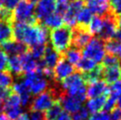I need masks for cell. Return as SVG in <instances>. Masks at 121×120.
Here are the masks:
<instances>
[{"mask_svg": "<svg viewBox=\"0 0 121 120\" xmlns=\"http://www.w3.org/2000/svg\"><path fill=\"white\" fill-rule=\"evenodd\" d=\"M13 36L15 40L20 41L28 47L37 44L46 45L49 37L48 28L42 24H30L24 22L12 23Z\"/></svg>", "mask_w": 121, "mask_h": 120, "instance_id": "cell-1", "label": "cell"}, {"mask_svg": "<svg viewBox=\"0 0 121 120\" xmlns=\"http://www.w3.org/2000/svg\"><path fill=\"white\" fill-rule=\"evenodd\" d=\"M59 84L65 94L77 97L82 103L85 102L87 98V86L81 73L74 72Z\"/></svg>", "mask_w": 121, "mask_h": 120, "instance_id": "cell-2", "label": "cell"}, {"mask_svg": "<svg viewBox=\"0 0 121 120\" xmlns=\"http://www.w3.org/2000/svg\"><path fill=\"white\" fill-rule=\"evenodd\" d=\"M51 47L58 53H64L72 44L73 28L68 26L61 27L52 29L49 34Z\"/></svg>", "mask_w": 121, "mask_h": 120, "instance_id": "cell-3", "label": "cell"}, {"mask_svg": "<svg viewBox=\"0 0 121 120\" xmlns=\"http://www.w3.org/2000/svg\"><path fill=\"white\" fill-rule=\"evenodd\" d=\"M22 81L27 86L30 93L35 95L44 92L56 82L55 80H49L48 78H46L43 74L42 70L36 71L35 73H26L24 75Z\"/></svg>", "mask_w": 121, "mask_h": 120, "instance_id": "cell-4", "label": "cell"}, {"mask_svg": "<svg viewBox=\"0 0 121 120\" xmlns=\"http://www.w3.org/2000/svg\"><path fill=\"white\" fill-rule=\"evenodd\" d=\"M13 20L17 22L34 25L36 24V18L35 16V4L29 0H20L13 9Z\"/></svg>", "mask_w": 121, "mask_h": 120, "instance_id": "cell-5", "label": "cell"}, {"mask_svg": "<svg viewBox=\"0 0 121 120\" xmlns=\"http://www.w3.org/2000/svg\"><path fill=\"white\" fill-rule=\"evenodd\" d=\"M82 54L85 57L95 61L96 64L101 63L106 55L105 42L99 37H93L83 48Z\"/></svg>", "mask_w": 121, "mask_h": 120, "instance_id": "cell-6", "label": "cell"}, {"mask_svg": "<svg viewBox=\"0 0 121 120\" xmlns=\"http://www.w3.org/2000/svg\"><path fill=\"white\" fill-rule=\"evenodd\" d=\"M22 105L19 95L15 93H12L9 94V96L4 100V105L2 106V110L4 114L9 119L16 120L23 113Z\"/></svg>", "mask_w": 121, "mask_h": 120, "instance_id": "cell-7", "label": "cell"}, {"mask_svg": "<svg viewBox=\"0 0 121 120\" xmlns=\"http://www.w3.org/2000/svg\"><path fill=\"white\" fill-rule=\"evenodd\" d=\"M102 18H103V26L98 35H99V38L106 42L108 40L113 39L118 27V18L115 16L111 12Z\"/></svg>", "mask_w": 121, "mask_h": 120, "instance_id": "cell-8", "label": "cell"}, {"mask_svg": "<svg viewBox=\"0 0 121 120\" xmlns=\"http://www.w3.org/2000/svg\"><path fill=\"white\" fill-rule=\"evenodd\" d=\"M85 2L83 0H72L69 4L66 12L63 14V20L66 24V26L73 28L77 26L76 22V16L79 11L82 7H84Z\"/></svg>", "mask_w": 121, "mask_h": 120, "instance_id": "cell-9", "label": "cell"}, {"mask_svg": "<svg viewBox=\"0 0 121 120\" xmlns=\"http://www.w3.org/2000/svg\"><path fill=\"white\" fill-rule=\"evenodd\" d=\"M74 71H75V68H74L73 64H70L67 60L65 59L64 57H61L54 67V80L57 83H60L62 80H64L69 75L73 73Z\"/></svg>", "mask_w": 121, "mask_h": 120, "instance_id": "cell-10", "label": "cell"}, {"mask_svg": "<svg viewBox=\"0 0 121 120\" xmlns=\"http://www.w3.org/2000/svg\"><path fill=\"white\" fill-rule=\"evenodd\" d=\"M56 1L55 0H39L35 6V16L38 21H42L44 18L55 13Z\"/></svg>", "mask_w": 121, "mask_h": 120, "instance_id": "cell-11", "label": "cell"}, {"mask_svg": "<svg viewBox=\"0 0 121 120\" xmlns=\"http://www.w3.org/2000/svg\"><path fill=\"white\" fill-rule=\"evenodd\" d=\"M91 34L88 33L87 27H76L73 28V38L72 44L77 49H83L87 43L90 41Z\"/></svg>", "mask_w": 121, "mask_h": 120, "instance_id": "cell-12", "label": "cell"}, {"mask_svg": "<svg viewBox=\"0 0 121 120\" xmlns=\"http://www.w3.org/2000/svg\"><path fill=\"white\" fill-rule=\"evenodd\" d=\"M1 49L5 52L8 56H15V55H20L25 52H27V46L23 43L15 39H11L5 43L1 44Z\"/></svg>", "mask_w": 121, "mask_h": 120, "instance_id": "cell-13", "label": "cell"}, {"mask_svg": "<svg viewBox=\"0 0 121 120\" xmlns=\"http://www.w3.org/2000/svg\"><path fill=\"white\" fill-rule=\"evenodd\" d=\"M85 4L87 7L91 11V13L95 15L104 17V15L111 13L110 4L107 1L103 0H85Z\"/></svg>", "mask_w": 121, "mask_h": 120, "instance_id": "cell-14", "label": "cell"}, {"mask_svg": "<svg viewBox=\"0 0 121 120\" xmlns=\"http://www.w3.org/2000/svg\"><path fill=\"white\" fill-rule=\"evenodd\" d=\"M59 103L61 104V107L64 108L65 111L73 114L80 110L82 107L81 105L83 103L80 99H78L77 97L68 95L65 93L59 98Z\"/></svg>", "mask_w": 121, "mask_h": 120, "instance_id": "cell-15", "label": "cell"}, {"mask_svg": "<svg viewBox=\"0 0 121 120\" xmlns=\"http://www.w3.org/2000/svg\"><path fill=\"white\" fill-rule=\"evenodd\" d=\"M13 87L12 90L13 91V93L17 94L21 102V105L23 107H27L30 105L31 103V98H32V94L30 91L28 90L27 86L23 83L22 80L13 83Z\"/></svg>", "mask_w": 121, "mask_h": 120, "instance_id": "cell-16", "label": "cell"}, {"mask_svg": "<svg viewBox=\"0 0 121 120\" xmlns=\"http://www.w3.org/2000/svg\"><path fill=\"white\" fill-rule=\"evenodd\" d=\"M102 95H109V87L104 80H100L90 83L87 87V97L89 99Z\"/></svg>", "mask_w": 121, "mask_h": 120, "instance_id": "cell-17", "label": "cell"}, {"mask_svg": "<svg viewBox=\"0 0 121 120\" xmlns=\"http://www.w3.org/2000/svg\"><path fill=\"white\" fill-rule=\"evenodd\" d=\"M20 61H21V65H22V70H23V74L30 73H35L36 71L42 70L40 67L39 61H37L32 57L30 53L27 50V52L20 55Z\"/></svg>", "mask_w": 121, "mask_h": 120, "instance_id": "cell-18", "label": "cell"}, {"mask_svg": "<svg viewBox=\"0 0 121 120\" xmlns=\"http://www.w3.org/2000/svg\"><path fill=\"white\" fill-rule=\"evenodd\" d=\"M60 58V53H58L57 50H54L51 46H46L43 57L41 59V61L43 64L44 67H47V68L53 70V68Z\"/></svg>", "mask_w": 121, "mask_h": 120, "instance_id": "cell-19", "label": "cell"}, {"mask_svg": "<svg viewBox=\"0 0 121 120\" xmlns=\"http://www.w3.org/2000/svg\"><path fill=\"white\" fill-rule=\"evenodd\" d=\"M103 78L107 84H113L121 79V66L119 64L103 67Z\"/></svg>", "mask_w": 121, "mask_h": 120, "instance_id": "cell-20", "label": "cell"}, {"mask_svg": "<svg viewBox=\"0 0 121 120\" xmlns=\"http://www.w3.org/2000/svg\"><path fill=\"white\" fill-rule=\"evenodd\" d=\"M108 95H102V96L95 97V98H90L87 102L86 104V109L88 110V112L92 114L100 112L105 104V102L107 100Z\"/></svg>", "mask_w": 121, "mask_h": 120, "instance_id": "cell-21", "label": "cell"}, {"mask_svg": "<svg viewBox=\"0 0 121 120\" xmlns=\"http://www.w3.org/2000/svg\"><path fill=\"white\" fill-rule=\"evenodd\" d=\"M64 23L63 16L57 13H53L42 20V25H43L48 29H55L62 26Z\"/></svg>", "mask_w": 121, "mask_h": 120, "instance_id": "cell-22", "label": "cell"}, {"mask_svg": "<svg viewBox=\"0 0 121 120\" xmlns=\"http://www.w3.org/2000/svg\"><path fill=\"white\" fill-rule=\"evenodd\" d=\"M8 72L13 73L14 76L20 77L23 75V70L21 65L20 55L9 56L8 57Z\"/></svg>", "mask_w": 121, "mask_h": 120, "instance_id": "cell-23", "label": "cell"}, {"mask_svg": "<svg viewBox=\"0 0 121 120\" xmlns=\"http://www.w3.org/2000/svg\"><path fill=\"white\" fill-rule=\"evenodd\" d=\"M11 21L0 20V45L13 39V27Z\"/></svg>", "mask_w": 121, "mask_h": 120, "instance_id": "cell-24", "label": "cell"}, {"mask_svg": "<svg viewBox=\"0 0 121 120\" xmlns=\"http://www.w3.org/2000/svg\"><path fill=\"white\" fill-rule=\"evenodd\" d=\"M63 54H64L63 57L65 59L67 60L72 64H76L81 60L82 52L80 49H77L73 46H70Z\"/></svg>", "mask_w": 121, "mask_h": 120, "instance_id": "cell-25", "label": "cell"}, {"mask_svg": "<svg viewBox=\"0 0 121 120\" xmlns=\"http://www.w3.org/2000/svg\"><path fill=\"white\" fill-rule=\"evenodd\" d=\"M92 13L87 7H82L81 10L79 11L76 16V22L79 25V27H87L90 20L92 19Z\"/></svg>", "mask_w": 121, "mask_h": 120, "instance_id": "cell-26", "label": "cell"}, {"mask_svg": "<svg viewBox=\"0 0 121 120\" xmlns=\"http://www.w3.org/2000/svg\"><path fill=\"white\" fill-rule=\"evenodd\" d=\"M103 26V18L97 15L92 17L88 25L87 26V30L91 35H98Z\"/></svg>", "mask_w": 121, "mask_h": 120, "instance_id": "cell-27", "label": "cell"}, {"mask_svg": "<svg viewBox=\"0 0 121 120\" xmlns=\"http://www.w3.org/2000/svg\"><path fill=\"white\" fill-rule=\"evenodd\" d=\"M82 76L84 78V80L86 83H93L97 80H100L103 78V66L97 64V66L94 68L92 71L86 73H82Z\"/></svg>", "mask_w": 121, "mask_h": 120, "instance_id": "cell-28", "label": "cell"}, {"mask_svg": "<svg viewBox=\"0 0 121 120\" xmlns=\"http://www.w3.org/2000/svg\"><path fill=\"white\" fill-rule=\"evenodd\" d=\"M96 66H97V64L95 61L85 57L83 58H81V60L76 64V69L78 70V72H80L81 73H88Z\"/></svg>", "mask_w": 121, "mask_h": 120, "instance_id": "cell-29", "label": "cell"}, {"mask_svg": "<svg viewBox=\"0 0 121 120\" xmlns=\"http://www.w3.org/2000/svg\"><path fill=\"white\" fill-rule=\"evenodd\" d=\"M105 51L111 55H119L121 53V42L116 39H111L105 43Z\"/></svg>", "mask_w": 121, "mask_h": 120, "instance_id": "cell-30", "label": "cell"}, {"mask_svg": "<svg viewBox=\"0 0 121 120\" xmlns=\"http://www.w3.org/2000/svg\"><path fill=\"white\" fill-rule=\"evenodd\" d=\"M63 110H62V107H61L59 101L56 102L50 109L46 110V112L44 114L45 120H56V118L59 116V114Z\"/></svg>", "mask_w": 121, "mask_h": 120, "instance_id": "cell-31", "label": "cell"}, {"mask_svg": "<svg viewBox=\"0 0 121 120\" xmlns=\"http://www.w3.org/2000/svg\"><path fill=\"white\" fill-rule=\"evenodd\" d=\"M13 83V77L8 71H0V87L11 88Z\"/></svg>", "mask_w": 121, "mask_h": 120, "instance_id": "cell-32", "label": "cell"}, {"mask_svg": "<svg viewBox=\"0 0 121 120\" xmlns=\"http://www.w3.org/2000/svg\"><path fill=\"white\" fill-rule=\"evenodd\" d=\"M47 45H42V44H37L35 46L30 47V49L28 50V52L30 53V55L34 57L35 59L39 61L43 58V57L44 51H45V48Z\"/></svg>", "mask_w": 121, "mask_h": 120, "instance_id": "cell-33", "label": "cell"}, {"mask_svg": "<svg viewBox=\"0 0 121 120\" xmlns=\"http://www.w3.org/2000/svg\"><path fill=\"white\" fill-rule=\"evenodd\" d=\"M103 64V67H110L114 66V65H118L119 64V59L117 56L115 55H111V54H107L105 55L104 57L103 61L101 62Z\"/></svg>", "mask_w": 121, "mask_h": 120, "instance_id": "cell-34", "label": "cell"}, {"mask_svg": "<svg viewBox=\"0 0 121 120\" xmlns=\"http://www.w3.org/2000/svg\"><path fill=\"white\" fill-rule=\"evenodd\" d=\"M119 95H121V79L111 84V87H109V96L114 98L117 101V98Z\"/></svg>", "mask_w": 121, "mask_h": 120, "instance_id": "cell-35", "label": "cell"}, {"mask_svg": "<svg viewBox=\"0 0 121 120\" xmlns=\"http://www.w3.org/2000/svg\"><path fill=\"white\" fill-rule=\"evenodd\" d=\"M70 2V0H56V11L55 12L63 16V14L67 10Z\"/></svg>", "mask_w": 121, "mask_h": 120, "instance_id": "cell-36", "label": "cell"}, {"mask_svg": "<svg viewBox=\"0 0 121 120\" xmlns=\"http://www.w3.org/2000/svg\"><path fill=\"white\" fill-rule=\"evenodd\" d=\"M89 117V112L86 108L81 107L79 110L74 112L73 115V120H87Z\"/></svg>", "mask_w": 121, "mask_h": 120, "instance_id": "cell-37", "label": "cell"}, {"mask_svg": "<svg viewBox=\"0 0 121 120\" xmlns=\"http://www.w3.org/2000/svg\"><path fill=\"white\" fill-rule=\"evenodd\" d=\"M111 13L118 18H121V0H111L110 3Z\"/></svg>", "mask_w": 121, "mask_h": 120, "instance_id": "cell-38", "label": "cell"}, {"mask_svg": "<svg viewBox=\"0 0 121 120\" xmlns=\"http://www.w3.org/2000/svg\"><path fill=\"white\" fill-rule=\"evenodd\" d=\"M87 120H112L110 114H108L106 111H100L97 113L93 114L90 117H88Z\"/></svg>", "mask_w": 121, "mask_h": 120, "instance_id": "cell-39", "label": "cell"}, {"mask_svg": "<svg viewBox=\"0 0 121 120\" xmlns=\"http://www.w3.org/2000/svg\"><path fill=\"white\" fill-rule=\"evenodd\" d=\"M8 57L2 49H0V71H8Z\"/></svg>", "mask_w": 121, "mask_h": 120, "instance_id": "cell-40", "label": "cell"}, {"mask_svg": "<svg viewBox=\"0 0 121 120\" xmlns=\"http://www.w3.org/2000/svg\"><path fill=\"white\" fill-rule=\"evenodd\" d=\"M115 106H116V100H115L114 98H112V97L108 95L107 100L105 102V104H104L103 110L104 111H106V112H109V111H111V110H113Z\"/></svg>", "mask_w": 121, "mask_h": 120, "instance_id": "cell-41", "label": "cell"}, {"mask_svg": "<svg viewBox=\"0 0 121 120\" xmlns=\"http://www.w3.org/2000/svg\"><path fill=\"white\" fill-rule=\"evenodd\" d=\"M20 1V0H2V3H3V6L5 9L13 11Z\"/></svg>", "mask_w": 121, "mask_h": 120, "instance_id": "cell-42", "label": "cell"}, {"mask_svg": "<svg viewBox=\"0 0 121 120\" xmlns=\"http://www.w3.org/2000/svg\"><path fill=\"white\" fill-rule=\"evenodd\" d=\"M30 113L28 115L29 120H45L44 114L41 111H35V110H29Z\"/></svg>", "mask_w": 121, "mask_h": 120, "instance_id": "cell-43", "label": "cell"}, {"mask_svg": "<svg viewBox=\"0 0 121 120\" xmlns=\"http://www.w3.org/2000/svg\"><path fill=\"white\" fill-rule=\"evenodd\" d=\"M12 93V88H4L0 87V103L4 102V100Z\"/></svg>", "mask_w": 121, "mask_h": 120, "instance_id": "cell-44", "label": "cell"}, {"mask_svg": "<svg viewBox=\"0 0 121 120\" xmlns=\"http://www.w3.org/2000/svg\"><path fill=\"white\" fill-rule=\"evenodd\" d=\"M111 113L110 114L111 119L112 120H121V109L119 108H114L111 111Z\"/></svg>", "mask_w": 121, "mask_h": 120, "instance_id": "cell-45", "label": "cell"}, {"mask_svg": "<svg viewBox=\"0 0 121 120\" xmlns=\"http://www.w3.org/2000/svg\"><path fill=\"white\" fill-rule=\"evenodd\" d=\"M113 38L121 42V18H118V27H117V30H116V33H115V35Z\"/></svg>", "mask_w": 121, "mask_h": 120, "instance_id": "cell-46", "label": "cell"}, {"mask_svg": "<svg viewBox=\"0 0 121 120\" xmlns=\"http://www.w3.org/2000/svg\"><path fill=\"white\" fill-rule=\"evenodd\" d=\"M56 120H73V118L70 113H68L66 111H62L59 114V116L56 118Z\"/></svg>", "mask_w": 121, "mask_h": 120, "instance_id": "cell-47", "label": "cell"}, {"mask_svg": "<svg viewBox=\"0 0 121 120\" xmlns=\"http://www.w3.org/2000/svg\"><path fill=\"white\" fill-rule=\"evenodd\" d=\"M16 120H29V117L27 113H22Z\"/></svg>", "mask_w": 121, "mask_h": 120, "instance_id": "cell-48", "label": "cell"}, {"mask_svg": "<svg viewBox=\"0 0 121 120\" xmlns=\"http://www.w3.org/2000/svg\"><path fill=\"white\" fill-rule=\"evenodd\" d=\"M116 104L118 105V107L119 108V109H121V95H119V96L117 98V101H116Z\"/></svg>", "mask_w": 121, "mask_h": 120, "instance_id": "cell-49", "label": "cell"}, {"mask_svg": "<svg viewBox=\"0 0 121 120\" xmlns=\"http://www.w3.org/2000/svg\"><path fill=\"white\" fill-rule=\"evenodd\" d=\"M0 120H11V119H9L4 113H1V112H0Z\"/></svg>", "mask_w": 121, "mask_h": 120, "instance_id": "cell-50", "label": "cell"}, {"mask_svg": "<svg viewBox=\"0 0 121 120\" xmlns=\"http://www.w3.org/2000/svg\"><path fill=\"white\" fill-rule=\"evenodd\" d=\"M29 1H30V2H32L33 4H36L37 2L39 1V0H29Z\"/></svg>", "mask_w": 121, "mask_h": 120, "instance_id": "cell-51", "label": "cell"}, {"mask_svg": "<svg viewBox=\"0 0 121 120\" xmlns=\"http://www.w3.org/2000/svg\"><path fill=\"white\" fill-rule=\"evenodd\" d=\"M3 8V3H2V0H0V10Z\"/></svg>", "mask_w": 121, "mask_h": 120, "instance_id": "cell-52", "label": "cell"}, {"mask_svg": "<svg viewBox=\"0 0 121 120\" xmlns=\"http://www.w3.org/2000/svg\"><path fill=\"white\" fill-rule=\"evenodd\" d=\"M2 103H0V112H1V110H2V106H3Z\"/></svg>", "mask_w": 121, "mask_h": 120, "instance_id": "cell-53", "label": "cell"}, {"mask_svg": "<svg viewBox=\"0 0 121 120\" xmlns=\"http://www.w3.org/2000/svg\"><path fill=\"white\" fill-rule=\"evenodd\" d=\"M118 56H119V58H118V59H119V62H120V64H121V53L119 54Z\"/></svg>", "mask_w": 121, "mask_h": 120, "instance_id": "cell-54", "label": "cell"}, {"mask_svg": "<svg viewBox=\"0 0 121 120\" xmlns=\"http://www.w3.org/2000/svg\"><path fill=\"white\" fill-rule=\"evenodd\" d=\"M103 1H107V0H103Z\"/></svg>", "mask_w": 121, "mask_h": 120, "instance_id": "cell-55", "label": "cell"}]
</instances>
